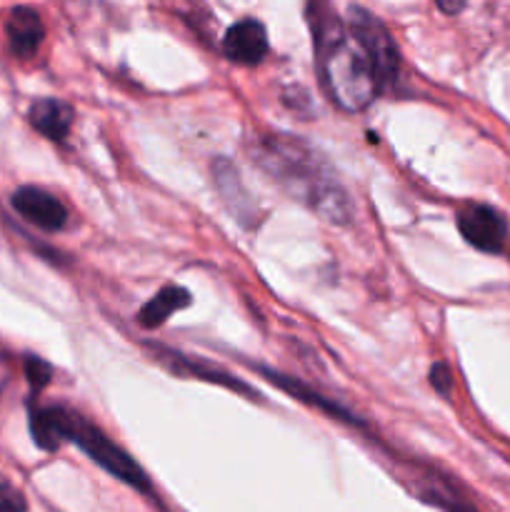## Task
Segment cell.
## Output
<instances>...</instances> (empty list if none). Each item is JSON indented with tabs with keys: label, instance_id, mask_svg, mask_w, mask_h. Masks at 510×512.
Wrapping results in <instances>:
<instances>
[{
	"label": "cell",
	"instance_id": "obj_5",
	"mask_svg": "<svg viewBox=\"0 0 510 512\" xmlns=\"http://www.w3.org/2000/svg\"><path fill=\"white\" fill-rule=\"evenodd\" d=\"M460 235L468 240L473 248L483 250V253H500L505 245V220L500 218L498 210L488 208V205H470L458 215Z\"/></svg>",
	"mask_w": 510,
	"mask_h": 512
},
{
	"label": "cell",
	"instance_id": "obj_17",
	"mask_svg": "<svg viewBox=\"0 0 510 512\" xmlns=\"http://www.w3.org/2000/svg\"><path fill=\"white\" fill-rule=\"evenodd\" d=\"M468 3L470 0H435V5H438V8L448 15H458Z\"/></svg>",
	"mask_w": 510,
	"mask_h": 512
},
{
	"label": "cell",
	"instance_id": "obj_11",
	"mask_svg": "<svg viewBox=\"0 0 510 512\" xmlns=\"http://www.w3.org/2000/svg\"><path fill=\"white\" fill-rule=\"evenodd\" d=\"M65 418H68V410L65 408H35L30 410V433L33 440L38 443V448L58 450L65 443Z\"/></svg>",
	"mask_w": 510,
	"mask_h": 512
},
{
	"label": "cell",
	"instance_id": "obj_6",
	"mask_svg": "<svg viewBox=\"0 0 510 512\" xmlns=\"http://www.w3.org/2000/svg\"><path fill=\"white\" fill-rule=\"evenodd\" d=\"M13 208L28 223H33L35 228L48 230V233H55V230L65 228V223H68V210H65V205L55 195L33 188V185L15 190Z\"/></svg>",
	"mask_w": 510,
	"mask_h": 512
},
{
	"label": "cell",
	"instance_id": "obj_18",
	"mask_svg": "<svg viewBox=\"0 0 510 512\" xmlns=\"http://www.w3.org/2000/svg\"><path fill=\"white\" fill-rule=\"evenodd\" d=\"M8 378H10V375H8V365H5V360L0 358V390H3L5 385H8Z\"/></svg>",
	"mask_w": 510,
	"mask_h": 512
},
{
	"label": "cell",
	"instance_id": "obj_2",
	"mask_svg": "<svg viewBox=\"0 0 510 512\" xmlns=\"http://www.w3.org/2000/svg\"><path fill=\"white\" fill-rule=\"evenodd\" d=\"M308 15L313 23L320 78L328 95L345 110L365 108L380 90L368 58L338 15L328 8V0H310Z\"/></svg>",
	"mask_w": 510,
	"mask_h": 512
},
{
	"label": "cell",
	"instance_id": "obj_14",
	"mask_svg": "<svg viewBox=\"0 0 510 512\" xmlns=\"http://www.w3.org/2000/svg\"><path fill=\"white\" fill-rule=\"evenodd\" d=\"M0 512H28L23 493L3 475H0Z\"/></svg>",
	"mask_w": 510,
	"mask_h": 512
},
{
	"label": "cell",
	"instance_id": "obj_8",
	"mask_svg": "<svg viewBox=\"0 0 510 512\" xmlns=\"http://www.w3.org/2000/svg\"><path fill=\"white\" fill-rule=\"evenodd\" d=\"M153 353H158V358L163 360V365L170 370V373L188 375V378H198V380H205V383H213V385H225V388H233V390H238V393H245L248 398H253V390H250L248 385L240 383V380H235L233 375H228L225 370L205 363V360L188 358V355L175 353V350H168V348H160V345H155Z\"/></svg>",
	"mask_w": 510,
	"mask_h": 512
},
{
	"label": "cell",
	"instance_id": "obj_9",
	"mask_svg": "<svg viewBox=\"0 0 510 512\" xmlns=\"http://www.w3.org/2000/svg\"><path fill=\"white\" fill-rule=\"evenodd\" d=\"M5 33H8L10 50H13L18 58H33L45 38L43 18L38 15V10L20 5V8H15L13 13L8 15Z\"/></svg>",
	"mask_w": 510,
	"mask_h": 512
},
{
	"label": "cell",
	"instance_id": "obj_3",
	"mask_svg": "<svg viewBox=\"0 0 510 512\" xmlns=\"http://www.w3.org/2000/svg\"><path fill=\"white\" fill-rule=\"evenodd\" d=\"M65 438L78 445L90 460H95L100 468L108 470L113 478L123 480L125 485L143 490V493L150 490L148 475L143 473V468L123 448H118L103 430L90 425L83 415L73 413V410H68V418H65Z\"/></svg>",
	"mask_w": 510,
	"mask_h": 512
},
{
	"label": "cell",
	"instance_id": "obj_1",
	"mask_svg": "<svg viewBox=\"0 0 510 512\" xmlns=\"http://www.w3.org/2000/svg\"><path fill=\"white\" fill-rule=\"evenodd\" d=\"M253 160L290 195L330 223H348L353 215L348 193L313 148L290 135H265L255 143Z\"/></svg>",
	"mask_w": 510,
	"mask_h": 512
},
{
	"label": "cell",
	"instance_id": "obj_12",
	"mask_svg": "<svg viewBox=\"0 0 510 512\" xmlns=\"http://www.w3.org/2000/svg\"><path fill=\"white\" fill-rule=\"evenodd\" d=\"M265 373V378L270 380L273 385H280V388L285 390V393H290L293 398H298L300 403L305 405H313V408L318 410H325V413L330 415V418H338V420H345V423H358V418H353V415L348 413L345 408H340L338 403H330V400H325L323 395L315 393L313 388H308L305 383H300V380L290 378V375H283V373H275V370L270 368H260Z\"/></svg>",
	"mask_w": 510,
	"mask_h": 512
},
{
	"label": "cell",
	"instance_id": "obj_16",
	"mask_svg": "<svg viewBox=\"0 0 510 512\" xmlns=\"http://www.w3.org/2000/svg\"><path fill=\"white\" fill-rule=\"evenodd\" d=\"M430 385H433L440 395H450V390H453V378H450L448 365L435 363L433 368H430Z\"/></svg>",
	"mask_w": 510,
	"mask_h": 512
},
{
	"label": "cell",
	"instance_id": "obj_10",
	"mask_svg": "<svg viewBox=\"0 0 510 512\" xmlns=\"http://www.w3.org/2000/svg\"><path fill=\"white\" fill-rule=\"evenodd\" d=\"M30 125L48 140H63L73 125V110L63 100L43 98L30 105Z\"/></svg>",
	"mask_w": 510,
	"mask_h": 512
},
{
	"label": "cell",
	"instance_id": "obj_13",
	"mask_svg": "<svg viewBox=\"0 0 510 512\" xmlns=\"http://www.w3.org/2000/svg\"><path fill=\"white\" fill-rule=\"evenodd\" d=\"M190 305V295L185 288H163L158 295L148 300V303L140 308V325L145 328H158L163 325L170 315H175L178 310L188 308Z\"/></svg>",
	"mask_w": 510,
	"mask_h": 512
},
{
	"label": "cell",
	"instance_id": "obj_4",
	"mask_svg": "<svg viewBox=\"0 0 510 512\" xmlns=\"http://www.w3.org/2000/svg\"><path fill=\"white\" fill-rule=\"evenodd\" d=\"M348 33L350 38L358 43V48L363 50L365 58H368L370 70H373L378 88H388V85H393V80L398 78L400 55H398V45H395L393 35L388 33V28H385V25L365 8H350Z\"/></svg>",
	"mask_w": 510,
	"mask_h": 512
},
{
	"label": "cell",
	"instance_id": "obj_15",
	"mask_svg": "<svg viewBox=\"0 0 510 512\" xmlns=\"http://www.w3.org/2000/svg\"><path fill=\"white\" fill-rule=\"evenodd\" d=\"M25 378H28L30 388L33 390H43L45 385L53 380V368H50L45 360L40 358H28L25 360Z\"/></svg>",
	"mask_w": 510,
	"mask_h": 512
},
{
	"label": "cell",
	"instance_id": "obj_7",
	"mask_svg": "<svg viewBox=\"0 0 510 512\" xmlns=\"http://www.w3.org/2000/svg\"><path fill=\"white\" fill-rule=\"evenodd\" d=\"M223 50L233 63L255 65L268 53V33L258 20H240L225 33Z\"/></svg>",
	"mask_w": 510,
	"mask_h": 512
}]
</instances>
